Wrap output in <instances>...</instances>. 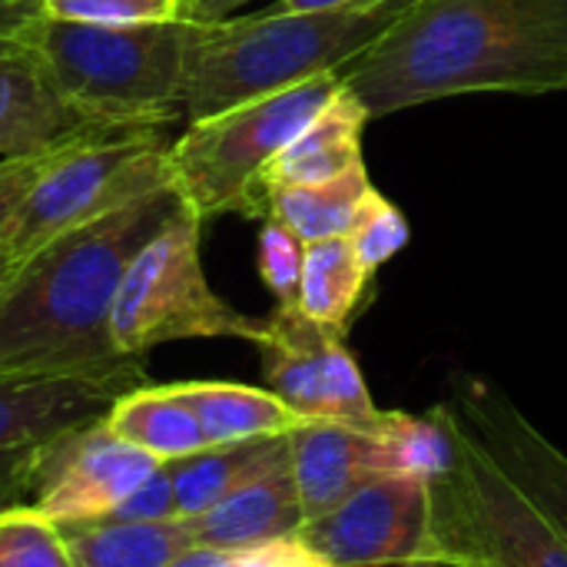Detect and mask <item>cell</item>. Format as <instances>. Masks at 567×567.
<instances>
[{
	"label": "cell",
	"instance_id": "1",
	"mask_svg": "<svg viewBox=\"0 0 567 567\" xmlns=\"http://www.w3.org/2000/svg\"><path fill=\"white\" fill-rule=\"evenodd\" d=\"M339 76L372 120L462 93L567 90V0H415Z\"/></svg>",
	"mask_w": 567,
	"mask_h": 567
},
{
	"label": "cell",
	"instance_id": "2",
	"mask_svg": "<svg viewBox=\"0 0 567 567\" xmlns=\"http://www.w3.org/2000/svg\"><path fill=\"white\" fill-rule=\"evenodd\" d=\"M176 186L76 226L27 256L0 292V375L116 365L110 316L133 256L183 209Z\"/></svg>",
	"mask_w": 567,
	"mask_h": 567
},
{
	"label": "cell",
	"instance_id": "3",
	"mask_svg": "<svg viewBox=\"0 0 567 567\" xmlns=\"http://www.w3.org/2000/svg\"><path fill=\"white\" fill-rule=\"evenodd\" d=\"M415 0H369L329 10H262L186 23L183 116H216L296 83L342 73L375 47Z\"/></svg>",
	"mask_w": 567,
	"mask_h": 567
},
{
	"label": "cell",
	"instance_id": "4",
	"mask_svg": "<svg viewBox=\"0 0 567 567\" xmlns=\"http://www.w3.org/2000/svg\"><path fill=\"white\" fill-rule=\"evenodd\" d=\"M53 86L110 126H166L183 116L186 20L90 27L40 17L20 37Z\"/></svg>",
	"mask_w": 567,
	"mask_h": 567
},
{
	"label": "cell",
	"instance_id": "5",
	"mask_svg": "<svg viewBox=\"0 0 567 567\" xmlns=\"http://www.w3.org/2000/svg\"><path fill=\"white\" fill-rule=\"evenodd\" d=\"M342 76L326 73L289 90L239 103L186 123L169 143V173L183 203L206 223L216 216L266 219L262 173L339 93Z\"/></svg>",
	"mask_w": 567,
	"mask_h": 567
},
{
	"label": "cell",
	"instance_id": "6",
	"mask_svg": "<svg viewBox=\"0 0 567 567\" xmlns=\"http://www.w3.org/2000/svg\"><path fill=\"white\" fill-rule=\"evenodd\" d=\"M163 126H116L53 150L23 196L0 256L20 266L50 239L173 186Z\"/></svg>",
	"mask_w": 567,
	"mask_h": 567
},
{
	"label": "cell",
	"instance_id": "7",
	"mask_svg": "<svg viewBox=\"0 0 567 567\" xmlns=\"http://www.w3.org/2000/svg\"><path fill=\"white\" fill-rule=\"evenodd\" d=\"M455 465L432 482L429 555L455 567H567L565 538L449 409Z\"/></svg>",
	"mask_w": 567,
	"mask_h": 567
},
{
	"label": "cell",
	"instance_id": "8",
	"mask_svg": "<svg viewBox=\"0 0 567 567\" xmlns=\"http://www.w3.org/2000/svg\"><path fill=\"white\" fill-rule=\"evenodd\" d=\"M262 332V319L243 316L213 292L203 269V219L189 206L133 256L110 316V342L130 359L183 339H243L259 346Z\"/></svg>",
	"mask_w": 567,
	"mask_h": 567
},
{
	"label": "cell",
	"instance_id": "9",
	"mask_svg": "<svg viewBox=\"0 0 567 567\" xmlns=\"http://www.w3.org/2000/svg\"><path fill=\"white\" fill-rule=\"evenodd\" d=\"M299 538L332 567L409 565L432 545V482L379 475L329 515L299 528Z\"/></svg>",
	"mask_w": 567,
	"mask_h": 567
},
{
	"label": "cell",
	"instance_id": "10",
	"mask_svg": "<svg viewBox=\"0 0 567 567\" xmlns=\"http://www.w3.org/2000/svg\"><path fill=\"white\" fill-rule=\"evenodd\" d=\"M163 462L116 439L106 422L83 425L40 445L30 508L53 522L113 515Z\"/></svg>",
	"mask_w": 567,
	"mask_h": 567
},
{
	"label": "cell",
	"instance_id": "11",
	"mask_svg": "<svg viewBox=\"0 0 567 567\" xmlns=\"http://www.w3.org/2000/svg\"><path fill=\"white\" fill-rule=\"evenodd\" d=\"M136 385H146L143 359L80 372L0 375V452L43 445L93 425Z\"/></svg>",
	"mask_w": 567,
	"mask_h": 567
},
{
	"label": "cell",
	"instance_id": "12",
	"mask_svg": "<svg viewBox=\"0 0 567 567\" xmlns=\"http://www.w3.org/2000/svg\"><path fill=\"white\" fill-rule=\"evenodd\" d=\"M449 409L475 432L488 455L542 508L567 545V455L545 439L495 385L468 379L449 399Z\"/></svg>",
	"mask_w": 567,
	"mask_h": 567
},
{
	"label": "cell",
	"instance_id": "13",
	"mask_svg": "<svg viewBox=\"0 0 567 567\" xmlns=\"http://www.w3.org/2000/svg\"><path fill=\"white\" fill-rule=\"evenodd\" d=\"M116 130L76 110L23 43H0V159L53 153L83 136Z\"/></svg>",
	"mask_w": 567,
	"mask_h": 567
},
{
	"label": "cell",
	"instance_id": "14",
	"mask_svg": "<svg viewBox=\"0 0 567 567\" xmlns=\"http://www.w3.org/2000/svg\"><path fill=\"white\" fill-rule=\"evenodd\" d=\"M193 545L216 551H246L302 528V502L289 465V449L262 472L233 488L219 505L189 518Z\"/></svg>",
	"mask_w": 567,
	"mask_h": 567
},
{
	"label": "cell",
	"instance_id": "15",
	"mask_svg": "<svg viewBox=\"0 0 567 567\" xmlns=\"http://www.w3.org/2000/svg\"><path fill=\"white\" fill-rule=\"evenodd\" d=\"M289 465L302 502V525L329 515L352 492L382 475L372 432L326 419H306L289 435Z\"/></svg>",
	"mask_w": 567,
	"mask_h": 567
},
{
	"label": "cell",
	"instance_id": "16",
	"mask_svg": "<svg viewBox=\"0 0 567 567\" xmlns=\"http://www.w3.org/2000/svg\"><path fill=\"white\" fill-rule=\"evenodd\" d=\"M362 100L342 83L339 93L319 110V116L269 163L262 173L266 196L286 186H316L346 176L362 166V133L369 123Z\"/></svg>",
	"mask_w": 567,
	"mask_h": 567
},
{
	"label": "cell",
	"instance_id": "17",
	"mask_svg": "<svg viewBox=\"0 0 567 567\" xmlns=\"http://www.w3.org/2000/svg\"><path fill=\"white\" fill-rule=\"evenodd\" d=\"M56 528L73 567H173L193 548V535L183 518H83L56 522Z\"/></svg>",
	"mask_w": 567,
	"mask_h": 567
},
{
	"label": "cell",
	"instance_id": "18",
	"mask_svg": "<svg viewBox=\"0 0 567 567\" xmlns=\"http://www.w3.org/2000/svg\"><path fill=\"white\" fill-rule=\"evenodd\" d=\"M176 389L196 412L206 445L282 439L306 422L269 389L239 382H176Z\"/></svg>",
	"mask_w": 567,
	"mask_h": 567
},
{
	"label": "cell",
	"instance_id": "19",
	"mask_svg": "<svg viewBox=\"0 0 567 567\" xmlns=\"http://www.w3.org/2000/svg\"><path fill=\"white\" fill-rule=\"evenodd\" d=\"M103 422L116 439L143 449L156 462H176L209 449L196 412L176 385H136L113 402Z\"/></svg>",
	"mask_w": 567,
	"mask_h": 567
},
{
	"label": "cell",
	"instance_id": "20",
	"mask_svg": "<svg viewBox=\"0 0 567 567\" xmlns=\"http://www.w3.org/2000/svg\"><path fill=\"white\" fill-rule=\"evenodd\" d=\"M289 449V435L282 439H256V442H233V445H209L196 455L166 462L176 492V515L183 522L199 518L213 505H219L233 488L246 478L262 472Z\"/></svg>",
	"mask_w": 567,
	"mask_h": 567
},
{
	"label": "cell",
	"instance_id": "21",
	"mask_svg": "<svg viewBox=\"0 0 567 567\" xmlns=\"http://www.w3.org/2000/svg\"><path fill=\"white\" fill-rule=\"evenodd\" d=\"M369 286H372V276L362 269L349 236L306 243V262H302V282H299L302 316L346 336Z\"/></svg>",
	"mask_w": 567,
	"mask_h": 567
},
{
	"label": "cell",
	"instance_id": "22",
	"mask_svg": "<svg viewBox=\"0 0 567 567\" xmlns=\"http://www.w3.org/2000/svg\"><path fill=\"white\" fill-rule=\"evenodd\" d=\"M372 442L382 475L435 482L455 465V429L445 405H435L425 415L382 412L372 429Z\"/></svg>",
	"mask_w": 567,
	"mask_h": 567
},
{
	"label": "cell",
	"instance_id": "23",
	"mask_svg": "<svg viewBox=\"0 0 567 567\" xmlns=\"http://www.w3.org/2000/svg\"><path fill=\"white\" fill-rule=\"evenodd\" d=\"M372 179L365 163L349 169L339 179L316 183V186H286L269 193V216L286 223L302 243L349 236L355 213L372 193Z\"/></svg>",
	"mask_w": 567,
	"mask_h": 567
},
{
	"label": "cell",
	"instance_id": "24",
	"mask_svg": "<svg viewBox=\"0 0 567 567\" xmlns=\"http://www.w3.org/2000/svg\"><path fill=\"white\" fill-rule=\"evenodd\" d=\"M0 567H73L53 518L30 505L0 512Z\"/></svg>",
	"mask_w": 567,
	"mask_h": 567
},
{
	"label": "cell",
	"instance_id": "25",
	"mask_svg": "<svg viewBox=\"0 0 567 567\" xmlns=\"http://www.w3.org/2000/svg\"><path fill=\"white\" fill-rule=\"evenodd\" d=\"M409 239H412V226H409L405 213L389 196L372 189L349 229V243H352L362 269L375 279V272L389 259H395L409 246Z\"/></svg>",
	"mask_w": 567,
	"mask_h": 567
},
{
	"label": "cell",
	"instance_id": "26",
	"mask_svg": "<svg viewBox=\"0 0 567 567\" xmlns=\"http://www.w3.org/2000/svg\"><path fill=\"white\" fill-rule=\"evenodd\" d=\"M259 279L272 292L276 306H299V282L306 262V243L279 219L266 216L259 229Z\"/></svg>",
	"mask_w": 567,
	"mask_h": 567
},
{
	"label": "cell",
	"instance_id": "27",
	"mask_svg": "<svg viewBox=\"0 0 567 567\" xmlns=\"http://www.w3.org/2000/svg\"><path fill=\"white\" fill-rule=\"evenodd\" d=\"M43 17L90 27H146L179 20L176 0H43Z\"/></svg>",
	"mask_w": 567,
	"mask_h": 567
},
{
	"label": "cell",
	"instance_id": "28",
	"mask_svg": "<svg viewBox=\"0 0 567 567\" xmlns=\"http://www.w3.org/2000/svg\"><path fill=\"white\" fill-rule=\"evenodd\" d=\"M106 518H126V522H169L176 515V492H173V475L169 465L163 462L113 515Z\"/></svg>",
	"mask_w": 567,
	"mask_h": 567
},
{
	"label": "cell",
	"instance_id": "29",
	"mask_svg": "<svg viewBox=\"0 0 567 567\" xmlns=\"http://www.w3.org/2000/svg\"><path fill=\"white\" fill-rule=\"evenodd\" d=\"M229 567H332L316 548H309L299 532L246 548V551H233Z\"/></svg>",
	"mask_w": 567,
	"mask_h": 567
},
{
	"label": "cell",
	"instance_id": "30",
	"mask_svg": "<svg viewBox=\"0 0 567 567\" xmlns=\"http://www.w3.org/2000/svg\"><path fill=\"white\" fill-rule=\"evenodd\" d=\"M50 153H40V156H17V159H0V246L7 239V229L23 203V196L30 193L43 159Z\"/></svg>",
	"mask_w": 567,
	"mask_h": 567
},
{
	"label": "cell",
	"instance_id": "31",
	"mask_svg": "<svg viewBox=\"0 0 567 567\" xmlns=\"http://www.w3.org/2000/svg\"><path fill=\"white\" fill-rule=\"evenodd\" d=\"M37 462H40V445L0 452V512L13 505H30Z\"/></svg>",
	"mask_w": 567,
	"mask_h": 567
},
{
	"label": "cell",
	"instance_id": "32",
	"mask_svg": "<svg viewBox=\"0 0 567 567\" xmlns=\"http://www.w3.org/2000/svg\"><path fill=\"white\" fill-rule=\"evenodd\" d=\"M43 17V0H0V43H20L33 20Z\"/></svg>",
	"mask_w": 567,
	"mask_h": 567
},
{
	"label": "cell",
	"instance_id": "33",
	"mask_svg": "<svg viewBox=\"0 0 567 567\" xmlns=\"http://www.w3.org/2000/svg\"><path fill=\"white\" fill-rule=\"evenodd\" d=\"M249 0H189L179 10V20L186 23H213V20H226L236 17L239 7H246Z\"/></svg>",
	"mask_w": 567,
	"mask_h": 567
},
{
	"label": "cell",
	"instance_id": "34",
	"mask_svg": "<svg viewBox=\"0 0 567 567\" xmlns=\"http://www.w3.org/2000/svg\"><path fill=\"white\" fill-rule=\"evenodd\" d=\"M233 551H216V548H199L193 545L173 567H229Z\"/></svg>",
	"mask_w": 567,
	"mask_h": 567
},
{
	"label": "cell",
	"instance_id": "35",
	"mask_svg": "<svg viewBox=\"0 0 567 567\" xmlns=\"http://www.w3.org/2000/svg\"><path fill=\"white\" fill-rule=\"evenodd\" d=\"M349 3H369V0H279L282 10H329V7H349Z\"/></svg>",
	"mask_w": 567,
	"mask_h": 567
},
{
	"label": "cell",
	"instance_id": "36",
	"mask_svg": "<svg viewBox=\"0 0 567 567\" xmlns=\"http://www.w3.org/2000/svg\"><path fill=\"white\" fill-rule=\"evenodd\" d=\"M399 567H455V565H449V561H442V558H435V555H425V558H415V561H409V565H399Z\"/></svg>",
	"mask_w": 567,
	"mask_h": 567
},
{
	"label": "cell",
	"instance_id": "37",
	"mask_svg": "<svg viewBox=\"0 0 567 567\" xmlns=\"http://www.w3.org/2000/svg\"><path fill=\"white\" fill-rule=\"evenodd\" d=\"M13 269H17V266H13V262H7V259L0 256V292H3V286L10 282V276H13Z\"/></svg>",
	"mask_w": 567,
	"mask_h": 567
},
{
	"label": "cell",
	"instance_id": "38",
	"mask_svg": "<svg viewBox=\"0 0 567 567\" xmlns=\"http://www.w3.org/2000/svg\"><path fill=\"white\" fill-rule=\"evenodd\" d=\"M176 3H179V10H183V7H186V3H189V0H176Z\"/></svg>",
	"mask_w": 567,
	"mask_h": 567
}]
</instances>
